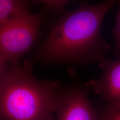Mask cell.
<instances>
[{"mask_svg":"<svg viewBox=\"0 0 120 120\" xmlns=\"http://www.w3.org/2000/svg\"><path fill=\"white\" fill-rule=\"evenodd\" d=\"M30 13L28 0H0V25L21 19Z\"/></svg>","mask_w":120,"mask_h":120,"instance_id":"6","label":"cell"},{"mask_svg":"<svg viewBox=\"0 0 120 120\" xmlns=\"http://www.w3.org/2000/svg\"><path fill=\"white\" fill-rule=\"evenodd\" d=\"M117 0L91 4L82 0L73 11L64 10L30 61L45 67L73 70L106 59L111 45L101 34L103 19Z\"/></svg>","mask_w":120,"mask_h":120,"instance_id":"1","label":"cell"},{"mask_svg":"<svg viewBox=\"0 0 120 120\" xmlns=\"http://www.w3.org/2000/svg\"><path fill=\"white\" fill-rule=\"evenodd\" d=\"M55 120H98L86 85L61 86L57 96Z\"/></svg>","mask_w":120,"mask_h":120,"instance_id":"4","label":"cell"},{"mask_svg":"<svg viewBox=\"0 0 120 120\" xmlns=\"http://www.w3.org/2000/svg\"><path fill=\"white\" fill-rule=\"evenodd\" d=\"M98 120H120V106L109 105L98 115Z\"/></svg>","mask_w":120,"mask_h":120,"instance_id":"9","label":"cell"},{"mask_svg":"<svg viewBox=\"0 0 120 120\" xmlns=\"http://www.w3.org/2000/svg\"><path fill=\"white\" fill-rule=\"evenodd\" d=\"M98 65L102 70L101 76L85 85L109 105L120 106V57L114 60L106 58Z\"/></svg>","mask_w":120,"mask_h":120,"instance_id":"5","label":"cell"},{"mask_svg":"<svg viewBox=\"0 0 120 120\" xmlns=\"http://www.w3.org/2000/svg\"><path fill=\"white\" fill-rule=\"evenodd\" d=\"M118 10L115 18V24L112 30V35L115 40L113 53L117 57H120V0L117 1Z\"/></svg>","mask_w":120,"mask_h":120,"instance_id":"8","label":"cell"},{"mask_svg":"<svg viewBox=\"0 0 120 120\" xmlns=\"http://www.w3.org/2000/svg\"><path fill=\"white\" fill-rule=\"evenodd\" d=\"M34 3H41L49 12L55 15H60L65 10L66 5L77 0H32ZM82 0H80V1Z\"/></svg>","mask_w":120,"mask_h":120,"instance_id":"7","label":"cell"},{"mask_svg":"<svg viewBox=\"0 0 120 120\" xmlns=\"http://www.w3.org/2000/svg\"><path fill=\"white\" fill-rule=\"evenodd\" d=\"M30 60L0 68L1 120H55L58 81L37 79Z\"/></svg>","mask_w":120,"mask_h":120,"instance_id":"2","label":"cell"},{"mask_svg":"<svg viewBox=\"0 0 120 120\" xmlns=\"http://www.w3.org/2000/svg\"><path fill=\"white\" fill-rule=\"evenodd\" d=\"M45 19L43 10L0 25V68L19 64L38 42Z\"/></svg>","mask_w":120,"mask_h":120,"instance_id":"3","label":"cell"}]
</instances>
